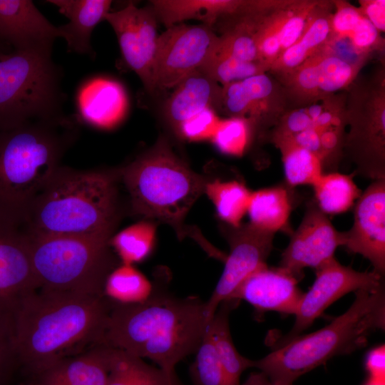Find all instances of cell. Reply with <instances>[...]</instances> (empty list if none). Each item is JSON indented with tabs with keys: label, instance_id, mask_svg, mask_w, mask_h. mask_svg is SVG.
Returning <instances> with one entry per match:
<instances>
[{
	"label": "cell",
	"instance_id": "1",
	"mask_svg": "<svg viewBox=\"0 0 385 385\" xmlns=\"http://www.w3.org/2000/svg\"><path fill=\"white\" fill-rule=\"evenodd\" d=\"M164 284H153L150 296L142 303L113 302L102 344L175 373L176 365L197 351L210 319L206 302L197 296H175Z\"/></svg>",
	"mask_w": 385,
	"mask_h": 385
},
{
	"label": "cell",
	"instance_id": "2",
	"mask_svg": "<svg viewBox=\"0 0 385 385\" xmlns=\"http://www.w3.org/2000/svg\"><path fill=\"white\" fill-rule=\"evenodd\" d=\"M112 306L104 295L37 289L14 311L15 355L38 372L102 344Z\"/></svg>",
	"mask_w": 385,
	"mask_h": 385
},
{
	"label": "cell",
	"instance_id": "3",
	"mask_svg": "<svg viewBox=\"0 0 385 385\" xmlns=\"http://www.w3.org/2000/svg\"><path fill=\"white\" fill-rule=\"evenodd\" d=\"M66 114L0 129V222L21 227L33 200L78 134Z\"/></svg>",
	"mask_w": 385,
	"mask_h": 385
},
{
	"label": "cell",
	"instance_id": "4",
	"mask_svg": "<svg viewBox=\"0 0 385 385\" xmlns=\"http://www.w3.org/2000/svg\"><path fill=\"white\" fill-rule=\"evenodd\" d=\"M117 176L60 166L31 202L21 227L33 235L112 236L118 219Z\"/></svg>",
	"mask_w": 385,
	"mask_h": 385
},
{
	"label": "cell",
	"instance_id": "5",
	"mask_svg": "<svg viewBox=\"0 0 385 385\" xmlns=\"http://www.w3.org/2000/svg\"><path fill=\"white\" fill-rule=\"evenodd\" d=\"M385 328L384 284L355 292L349 308L323 328L274 346L265 356L253 360L270 381L292 385L294 381L339 355L363 346L371 334Z\"/></svg>",
	"mask_w": 385,
	"mask_h": 385
},
{
	"label": "cell",
	"instance_id": "6",
	"mask_svg": "<svg viewBox=\"0 0 385 385\" xmlns=\"http://www.w3.org/2000/svg\"><path fill=\"white\" fill-rule=\"evenodd\" d=\"M133 210L170 225L183 237L186 215L205 192L207 182L192 170L163 140L118 173Z\"/></svg>",
	"mask_w": 385,
	"mask_h": 385
},
{
	"label": "cell",
	"instance_id": "7",
	"mask_svg": "<svg viewBox=\"0 0 385 385\" xmlns=\"http://www.w3.org/2000/svg\"><path fill=\"white\" fill-rule=\"evenodd\" d=\"M38 289L104 295L103 287L115 267L112 236L33 235L25 232Z\"/></svg>",
	"mask_w": 385,
	"mask_h": 385
},
{
	"label": "cell",
	"instance_id": "8",
	"mask_svg": "<svg viewBox=\"0 0 385 385\" xmlns=\"http://www.w3.org/2000/svg\"><path fill=\"white\" fill-rule=\"evenodd\" d=\"M62 71L51 55L12 51L0 55V129L65 114Z\"/></svg>",
	"mask_w": 385,
	"mask_h": 385
},
{
	"label": "cell",
	"instance_id": "9",
	"mask_svg": "<svg viewBox=\"0 0 385 385\" xmlns=\"http://www.w3.org/2000/svg\"><path fill=\"white\" fill-rule=\"evenodd\" d=\"M220 36L200 24H175L158 36L153 68L155 89H173L217 50Z\"/></svg>",
	"mask_w": 385,
	"mask_h": 385
},
{
	"label": "cell",
	"instance_id": "10",
	"mask_svg": "<svg viewBox=\"0 0 385 385\" xmlns=\"http://www.w3.org/2000/svg\"><path fill=\"white\" fill-rule=\"evenodd\" d=\"M382 277L374 271L360 272L344 266L335 257L324 263L316 269L314 282L304 292L292 328L274 346L300 335L329 305L346 294L383 284Z\"/></svg>",
	"mask_w": 385,
	"mask_h": 385
},
{
	"label": "cell",
	"instance_id": "11",
	"mask_svg": "<svg viewBox=\"0 0 385 385\" xmlns=\"http://www.w3.org/2000/svg\"><path fill=\"white\" fill-rule=\"evenodd\" d=\"M221 86L219 112L249 120L255 133L274 126L288 111L284 87L267 73Z\"/></svg>",
	"mask_w": 385,
	"mask_h": 385
},
{
	"label": "cell",
	"instance_id": "12",
	"mask_svg": "<svg viewBox=\"0 0 385 385\" xmlns=\"http://www.w3.org/2000/svg\"><path fill=\"white\" fill-rule=\"evenodd\" d=\"M113 28L126 65L140 78L150 93L155 89L153 68L157 48L158 19L150 7L134 3L110 11L105 19Z\"/></svg>",
	"mask_w": 385,
	"mask_h": 385
},
{
	"label": "cell",
	"instance_id": "13",
	"mask_svg": "<svg viewBox=\"0 0 385 385\" xmlns=\"http://www.w3.org/2000/svg\"><path fill=\"white\" fill-rule=\"evenodd\" d=\"M274 235L250 223L232 227L227 236L230 253L226 256L222 274L210 297L205 301L210 320L220 303L228 299L251 273L266 264L273 249Z\"/></svg>",
	"mask_w": 385,
	"mask_h": 385
},
{
	"label": "cell",
	"instance_id": "14",
	"mask_svg": "<svg viewBox=\"0 0 385 385\" xmlns=\"http://www.w3.org/2000/svg\"><path fill=\"white\" fill-rule=\"evenodd\" d=\"M344 243V232L338 231L315 202L309 205L297 230L282 254L280 267L300 280L307 267L318 268L334 257Z\"/></svg>",
	"mask_w": 385,
	"mask_h": 385
},
{
	"label": "cell",
	"instance_id": "15",
	"mask_svg": "<svg viewBox=\"0 0 385 385\" xmlns=\"http://www.w3.org/2000/svg\"><path fill=\"white\" fill-rule=\"evenodd\" d=\"M354 222L344 233V247L366 258L373 271L385 272V179L374 180L354 204Z\"/></svg>",
	"mask_w": 385,
	"mask_h": 385
},
{
	"label": "cell",
	"instance_id": "16",
	"mask_svg": "<svg viewBox=\"0 0 385 385\" xmlns=\"http://www.w3.org/2000/svg\"><path fill=\"white\" fill-rule=\"evenodd\" d=\"M37 289L25 231L0 222V307L14 312Z\"/></svg>",
	"mask_w": 385,
	"mask_h": 385
},
{
	"label": "cell",
	"instance_id": "17",
	"mask_svg": "<svg viewBox=\"0 0 385 385\" xmlns=\"http://www.w3.org/2000/svg\"><path fill=\"white\" fill-rule=\"evenodd\" d=\"M61 38L31 0H0V39L13 50L51 55Z\"/></svg>",
	"mask_w": 385,
	"mask_h": 385
},
{
	"label": "cell",
	"instance_id": "18",
	"mask_svg": "<svg viewBox=\"0 0 385 385\" xmlns=\"http://www.w3.org/2000/svg\"><path fill=\"white\" fill-rule=\"evenodd\" d=\"M299 281L286 270L266 263L251 273L229 299L244 300L258 312L295 315L304 294Z\"/></svg>",
	"mask_w": 385,
	"mask_h": 385
},
{
	"label": "cell",
	"instance_id": "19",
	"mask_svg": "<svg viewBox=\"0 0 385 385\" xmlns=\"http://www.w3.org/2000/svg\"><path fill=\"white\" fill-rule=\"evenodd\" d=\"M76 105L83 122L108 130L123 120L129 101L122 83L109 77L96 76L82 83L76 95Z\"/></svg>",
	"mask_w": 385,
	"mask_h": 385
},
{
	"label": "cell",
	"instance_id": "20",
	"mask_svg": "<svg viewBox=\"0 0 385 385\" xmlns=\"http://www.w3.org/2000/svg\"><path fill=\"white\" fill-rule=\"evenodd\" d=\"M108 371V346L98 344L37 372L38 385H106Z\"/></svg>",
	"mask_w": 385,
	"mask_h": 385
},
{
	"label": "cell",
	"instance_id": "21",
	"mask_svg": "<svg viewBox=\"0 0 385 385\" xmlns=\"http://www.w3.org/2000/svg\"><path fill=\"white\" fill-rule=\"evenodd\" d=\"M222 86L196 70L182 79L173 88L164 106L165 118L175 130L195 114L212 108L220 111Z\"/></svg>",
	"mask_w": 385,
	"mask_h": 385
},
{
	"label": "cell",
	"instance_id": "22",
	"mask_svg": "<svg viewBox=\"0 0 385 385\" xmlns=\"http://www.w3.org/2000/svg\"><path fill=\"white\" fill-rule=\"evenodd\" d=\"M56 6L68 22L58 26L61 38L68 50L78 54L93 55L91 34L99 22L111 11L110 0H48Z\"/></svg>",
	"mask_w": 385,
	"mask_h": 385
},
{
	"label": "cell",
	"instance_id": "23",
	"mask_svg": "<svg viewBox=\"0 0 385 385\" xmlns=\"http://www.w3.org/2000/svg\"><path fill=\"white\" fill-rule=\"evenodd\" d=\"M252 1L153 0L151 8L166 28L187 20H198L213 28L220 21L246 9Z\"/></svg>",
	"mask_w": 385,
	"mask_h": 385
},
{
	"label": "cell",
	"instance_id": "24",
	"mask_svg": "<svg viewBox=\"0 0 385 385\" xmlns=\"http://www.w3.org/2000/svg\"><path fill=\"white\" fill-rule=\"evenodd\" d=\"M332 1H319L299 38L273 63L270 71L279 78L299 67L327 43L331 34Z\"/></svg>",
	"mask_w": 385,
	"mask_h": 385
},
{
	"label": "cell",
	"instance_id": "25",
	"mask_svg": "<svg viewBox=\"0 0 385 385\" xmlns=\"http://www.w3.org/2000/svg\"><path fill=\"white\" fill-rule=\"evenodd\" d=\"M240 302V301L235 299L222 302L207 328L217 356L233 385H241L240 378L242 373L246 369L252 368L253 363V360L238 352L230 334L229 317Z\"/></svg>",
	"mask_w": 385,
	"mask_h": 385
},
{
	"label": "cell",
	"instance_id": "26",
	"mask_svg": "<svg viewBox=\"0 0 385 385\" xmlns=\"http://www.w3.org/2000/svg\"><path fill=\"white\" fill-rule=\"evenodd\" d=\"M108 346L109 371L106 385H185L175 373L148 364L143 359Z\"/></svg>",
	"mask_w": 385,
	"mask_h": 385
},
{
	"label": "cell",
	"instance_id": "27",
	"mask_svg": "<svg viewBox=\"0 0 385 385\" xmlns=\"http://www.w3.org/2000/svg\"><path fill=\"white\" fill-rule=\"evenodd\" d=\"M291 211L288 191L278 186L252 192L247 213L252 225L275 234L287 231Z\"/></svg>",
	"mask_w": 385,
	"mask_h": 385
},
{
	"label": "cell",
	"instance_id": "28",
	"mask_svg": "<svg viewBox=\"0 0 385 385\" xmlns=\"http://www.w3.org/2000/svg\"><path fill=\"white\" fill-rule=\"evenodd\" d=\"M354 176L333 171L324 173L312 185L315 203L324 213L339 214L353 207L362 192Z\"/></svg>",
	"mask_w": 385,
	"mask_h": 385
},
{
	"label": "cell",
	"instance_id": "29",
	"mask_svg": "<svg viewBox=\"0 0 385 385\" xmlns=\"http://www.w3.org/2000/svg\"><path fill=\"white\" fill-rule=\"evenodd\" d=\"M153 289V284L140 271L121 263L108 275L103 294L115 304H135L147 300Z\"/></svg>",
	"mask_w": 385,
	"mask_h": 385
},
{
	"label": "cell",
	"instance_id": "30",
	"mask_svg": "<svg viewBox=\"0 0 385 385\" xmlns=\"http://www.w3.org/2000/svg\"><path fill=\"white\" fill-rule=\"evenodd\" d=\"M205 192L223 221L232 227L242 225L252 194L243 183L235 180H215L206 183Z\"/></svg>",
	"mask_w": 385,
	"mask_h": 385
},
{
	"label": "cell",
	"instance_id": "31",
	"mask_svg": "<svg viewBox=\"0 0 385 385\" xmlns=\"http://www.w3.org/2000/svg\"><path fill=\"white\" fill-rule=\"evenodd\" d=\"M314 57L320 101L347 88L362 66V64H353L338 56L326 44Z\"/></svg>",
	"mask_w": 385,
	"mask_h": 385
},
{
	"label": "cell",
	"instance_id": "32",
	"mask_svg": "<svg viewBox=\"0 0 385 385\" xmlns=\"http://www.w3.org/2000/svg\"><path fill=\"white\" fill-rule=\"evenodd\" d=\"M273 143L281 152L284 176L289 186H312L324 173L322 161L317 155L286 140Z\"/></svg>",
	"mask_w": 385,
	"mask_h": 385
},
{
	"label": "cell",
	"instance_id": "33",
	"mask_svg": "<svg viewBox=\"0 0 385 385\" xmlns=\"http://www.w3.org/2000/svg\"><path fill=\"white\" fill-rule=\"evenodd\" d=\"M155 226L152 222H139L112 236L110 245L122 264L133 265L150 254L155 243Z\"/></svg>",
	"mask_w": 385,
	"mask_h": 385
},
{
	"label": "cell",
	"instance_id": "34",
	"mask_svg": "<svg viewBox=\"0 0 385 385\" xmlns=\"http://www.w3.org/2000/svg\"><path fill=\"white\" fill-rule=\"evenodd\" d=\"M222 86L267 73L270 68L261 63L243 61L220 48L198 69Z\"/></svg>",
	"mask_w": 385,
	"mask_h": 385
},
{
	"label": "cell",
	"instance_id": "35",
	"mask_svg": "<svg viewBox=\"0 0 385 385\" xmlns=\"http://www.w3.org/2000/svg\"><path fill=\"white\" fill-rule=\"evenodd\" d=\"M255 130L249 120L229 117L220 119L211 140L222 153L241 156L249 147Z\"/></svg>",
	"mask_w": 385,
	"mask_h": 385
},
{
	"label": "cell",
	"instance_id": "36",
	"mask_svg": "<svg viewBox=\"0 0 385 385\" xmlns=\"http://www.w3.org/2000/svg\"><path fill=\"white\" fill-rule=\"evenodd\" d=\"M190 368L194 385H233L225 373L207 331Z\"/></svg>",
	"mask_w": 385,
	"mask_h": 385
},
{
	"label": "cell",
	"instance_id": "37",
	"mask_svg": "<svg viewBox=\"0 0 385 385\" xmlns=\"http://www.w3.org/2000/svg\"><path fill=\"white\" fill-rule=\"evenodd\" d=\"M220 121L215 110L206 108L181 123L175 131L188 141L211 140Z\"/></svg>",
	"mask_w": 385,
	"mask_h": 385
},
{
	"label": "cell",
	"instance_id": "38",
	"mask_svg": "<svg viewBox=\"0 0 385 385\" xmlns=\"http://www.w3.org/2000/svg\"><path fill=\"white\" fill-rule=\"evenodd\" d=\"M342 39L349 42L356 55L365 58L384 45L380 33L364 14L346 38Z\"/></svg>",
	"mask_w": 385,
	"mask_h": 385
},
{
	"label": "cell",
	"instance_id": "39",
	"mask_svg": "<svg viewBox=\"0 0 385 385\" xmlns=\"http://www.w3.org/2000/svg\"><path fill=\"white\" fill-rule=\"evenodd\" d=\"M14 354V312L0 307V369Z\"/></svg>",
	"mask_w": 385,
	"mask_h": 385
},
{
	"label": "cell",
	"instance_id": "40",
	"mask_svg": "<svg viewBox=\"0 0 385 385\" xmlns=\"http://www.w3.org/2000/svg\"><path fill=\"white\" fill-rule=\"evenodd\" d=\"M271 140L273 143L279 140L290 142L297 146L317 155L321 158L323 163L319 133L314 128L306 129L290 136L274 138Z\"/></svg>",
	"mask_w": 385,
	"mask_h": 385
},
{
	"label": "cell",
	"instance_id": "41",
	"mask_svg": "<svg viewBox=\"0 0 385 385\" xmlns=\"http://www.w3.org/2000/svg\"><path fill=\"white\" fill-rule=\"evenodd\" d=\"M359 9L379 32L385 31V1L361 0Z\"/></svg>",
	"mask_w": 385,
	"mask_h": 385
},
{
	"label": "cell",
	"instance_id": "42",
	"mask_svg": "<svg viewBox=\"0 0 385 385\" xmlns=\"http://www.w3.org/2000/svg\"><path fill=\"white\" fill-rule=\"evenodd\" d=\"M365 369L369 376L385 379V346H375L369 351L365 358Z\"/></svg>",
	"mask_w": 385,
	"mask_h": 385
},
{
	"label": "cell",
	"instance_id": "43",
	"mask_svg": "<svg viewBox=\"0 0 385 385\" xmlns=\"http://www.w3.org/2000/svg\"><path fill=\"white\" fill-rule=\"evenodd\" d=\"M241 385H279L270 381L262 373L252 372ZM293 385V384H292Z\"/></svg>",
	"mask_w": 385,
	"mask_h": 385
},
{
	"label": "cell",
	"instance_id": "44",
	"mask_svg": "<svg viewBox=\"0 0 385 385\" xmlns=\"http://www.w3.org/2000/svg\"><path fill=\"white\" fill-rule=\"evenodd\" d=\"M362 385H385V379L369 376Z\"/></svg>",
	"mask_w": 385,
	"mask_h": 385
},
{
	"label": "cell",
	"instance_id": "45",
	"mask_svg": "<svg viewBox=\"0 0 385 385\" xmlns=\"http://www.w3.org/2000/svg\"><path fill=\"white\" fill-rule=\"evenodd\" d=\"M14 51L9 46L0 39V55L5 54Z\"/></svg>",
	"mask_w": 385,
	"mask_h": 385
}]
</instances>
